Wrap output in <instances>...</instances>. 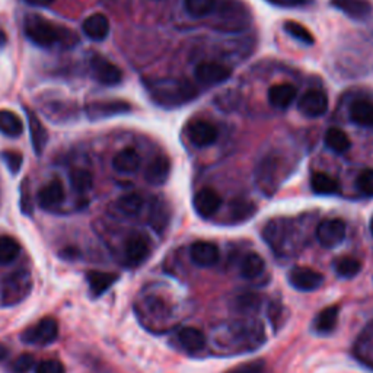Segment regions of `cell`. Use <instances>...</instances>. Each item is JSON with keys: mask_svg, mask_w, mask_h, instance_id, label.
Segmentation results:
<instances>
[{"mask_svg": "<svg viewBox=\"0 0 373 373\" xmlns=\"http://www.w3.org/2000/svg\"><path fill=\"white\" fill-rule=\"evenodd\" d=\"M362 270V264L359 260L353 257H343L335 262V271L343 278H353Z\"/></svg>", "mask_w": 373, "mask_h": 373, "instance_id": "d590c367", "label": "cell"}, {"mask_svg": "<svg viewBox=\"0 0 373 373\" xmlns=\"http://www.w3.org/2000/svg\"><path fill=\"white\" fill-rule=\"evenodd\" d=\"M89 66L95 81L101 85L116 86L122 81V72L120 70V68L100 54H93L90 57Z\"/></svg>", "mask_w": 373, "mask_h": 373, "instance_id": "8992f818", "label": "cell"}, {"mask_svg": "<svg viewBox=\"0 0 373 373\" xmlns=\"http://www.w3.org/2000/svg\"><path fill=\"white\" fill-rule=\"evenodd\" d=\"M194 74L201 85L214 86L229 81L232 69L222 63H216V61H205V63H200L196 68Z\"/></svg>", "mask_w": 373, "mask_h": 373, "instance_id": "ba28073f", "label": "cell"}, {"mask_svg": "<svg viewBox=\"0 0 373 373\" xmlns=\"http://www.w3.org/2000/svg\"><path fill=\"white\" fill-rule=\"evenodd\" d=\"M298 110L308 118H319L328 111V97L319 89L308 90L299 98Z\"/></svg>", "mask_w": 373, "mask_h": 373, "instance_id": "9c48e42d", "label": "cell"}, {"mask_svg": "<svg viewBox=\"0 0 373 373\" xmlns=\"http://www.w3.org/2000/svg\"><path fill=\"white\" fill-rule=\"evenodd\" d=\"M193 206L196 213L203 217V219H209L213 214L219 212L222 206V197L219 196L216 190L206 186V189H201L193 198Z\"/></svg>", "mask_w": 373, "mask_h": 373, "instance_id": "4fadbf2b", "label": "cell"}, {"mask_svg": "<svg viewBox=\"0 0 373 373\" xmlns=\"http://www.w3.org/2000/svg\"><path fill=\"white\" fill-rule=\"evenodd\" d=\"M35 360L31 354H21L19 357L15 359L9 367L10 373H28L31 369L34 367Z\"/></svg>", "mask_w": 373, "mask_h": 373, "instance_id": "ab89813d", "label": "cell"}, {"mask_svg": "<svg viewBox=\"0 0 373 373\" xmlns=\"http://www.w3.org/2000/svg\"><path fill=\"white\" fill-rule=\"evenodd\" d=\"M65 186L60 180H54L50 184L44 185L37 194L38 205L42 209H54L65 201Z\"/></svg>", "mask_w": 373, "mask_h": 373, "instance_id": "e0dca14e", "label": "cell"}, {"mask_svg": "<svg viewBox=\"0 0 373 373\" xmlns=\"http://www.w3.org/2000/svg\"><path fill=\"white\" fill-rule=\"evenodd\" d=\"M25 114L28 120V127H29V134H31V142H33L34 152L37 154H41L47 142H49V134L44 127V124L40 121L37 117L35 111L29 110L28 106H25Z\"/></svg>", "mask_w": 373, "mask_h": 373, "instance_id": "d6986e66", "label": "cell"}, {"mask_svg": "<svg viewBox=\"0 0 373 373\" xmlns=\"http://www.w3.org/2000/svg\"><path fill=\"white\" fill-rule=\"evenodd\" d=\"M356 185H357V190H359L362 194L372 197L373 196V168L362 170L359 177H357Z\"/></svg>", "mask_w": 373, "mask_h": 373, "instance_id": "f35d334b", "label": "cell"}, {"mask_svg": "<svg viewBox=\"0 0 373 373\" xmlns=\"http://www.w3.org/2000/svg\"><path fill=\"white\" fill-rule=\"evenodd\" d=\"M140 162H142V159H140L137 150L126 148L120 150L114 157L113 168L120 174H134L140 168Z\"/></svg>", "mask_w": 373, "mask_h": 373, "instance_id": "44dd1931", "label": "cell"}, {"mask_svg": "<svg viewBox=\"0 0 373 373\" xmlns=\"http://www.w3.org/2000/svg\"><path fill=\"white\" fill-rule=\"evenodd\" d=\"M0 133L17 138L24 133L22 120L9 110H0Z\"/></svg>", "mask_w": 373, "mask_h": 373, "instance_id": "83f0119b", "label": "cell"}, {"mask_svg": "<svg viewBox=\"0 0 373 373\" xmlns=\"http://www.w3.org/2000/svg\"><path fill=\"white\" fill-rule=\"evenodd\" d=\"M191 260L198 267H213L219 261V248L212 242L198 241L191 246Z\"/></svg>", "mask_w": 373, "mask_h": 373, "instance_id": "2e32d148", "label": "cell"}, {"mask_svg": "<svg viewBox=\"0 0 373 373\" xmlns=\"http://www.w3.org/2000/svg\"><path fill=\"white\" fill-rule=\"evenodd\" d=\"M324 142H325L326 148L335 152V153H338V154L347 153L351 148L350 137L343 130L337 129V127H331V129L326 130Z\"/></svg>", "mask_w": 373, "mask_h": 373, "instance_id": "4316f807", "label": "cell"}, {"mask_svg": "<svg viewBox=\"0 0 373 373\" xmlns=\"http://www.w3.org/2000/svg\"><path fill=\"white\" fill-rule=\"evenodd\" d=\"M285 31L292 38L298 40L306 45H312L315 42L314 35L310 34V31L306 26H303L302 24H298L294 21H287L285 24Z\"/></svg>", "mask_w": 373, "mask_h": 373, "instance_id": "8d00e7d4", "label": "cell"}, {"mask_svg": "<svg viewBox=\"0 0 373 373\" xmlns=\"http://www.w3.org/2000/svg\"><path fill=\"white\" fill-rule=\"evenodd\" d=\"M25 37L41 49H51L54 45L65 44L68 47L72 45L70 37L72 33H68L66 28L57 26L56 24L45 21L37 15H29L24 24Z\"/></svg>", "mask_w": 373, "mask_h": 373, "instance_id": "7a4b0ae2", "label": "cell"}, {"mask_svg": "<svg viewBox=\"0 0 373 373\" xmlns=\"http://www.w3.org/2000/svg\"><path fill=\"white\" fill-rule=\"evenodd\" d=\"M72 189L77 194H86L93 185V178L89 170L85 169H74L69 175Z\"/></svg>", "mask_w": 373, "mask_h": 373, "instance_id": "836d02e7", "label": "cell"}, {"mask_svg": "<svg viewBox=\"0 0 373 373\" xmlns=\"http://www.w3.org/2000/svg\"><path fill=\"white\" fill-rule=\"evenodd\" d=\"M170 174V164L165 157H157L146 168L145 178L152 185H164Z\"/></svg>", "mask_w": 373, "mask_h": 373, "instance_id": "7402d4cb", "label": "cell"}, {"mask_svg": "<svg viewBox=\"0 0 373 373\" xmlns=\"http://www.w3.org/2000/svg\"><path fill=\"white\" fill-rule=\"evenodd\" d=\"M264 367H266V365L262 360H253L232 367L226 373H264Z\"/></svg>", "mask_w": 373, "mask_h": 373, "instance_id": "60d3db41", "label": "cell"}, {"mask_svg": "<svg viewBox=\"0 0 373 373\" xmlns=\"http://www.w3.org/2000/svg\"><path fill=\"white\" fill-rule=\"evenodd\" d=\"M33 290V277L26 270L12 271L0 283V301L5 306L19 305Z\"/></svg>", "mask_w": 373, "mask_h": 373, "instance_id": "3957f363", "label": "cell"}, {"mask_svg": "<svg viewBox=\"0 0 373 373\" xmlns=\"http://www.w3.org/2000/svg\"><path fill=\"white\" fill-rule=\"evenodd\" d=\"M21 245L12 237H0V266H9L18 258Z\"/></svg>", "mask_w": 373, "mask_h": 373, "instance_id": "1f68e13d", "label": "cell"}, {"mask_svg": "<svg viewBox=\"0 0 373 373\" xmlns=\"http://www.w3.org/2000/svg\"><path fill=\"white\" fill-rule=\"evenodd\" d=\"M58 324L54 318H42L22 334V341L31 346H49L57 340Z\"/></svg>", "mask_w": 373, "mask_h": 373, "instance_id": "277c9868", "label": "cell"}, {"mask_svg": "<svg viewBox=\"0 0 373 373\" xmlns=\"http://www.w3.org/2000/svg\"><path fill=\"white\" fill-rule=\"evenodd\" d=\"M35 373H66L63 363L58 360H42L35 366Z\"/></svg>", "mask_w": 373, "mask_h": 373, "instance_id": "b9f144b4", "label": "cell"}, {"mask_svg": "<svg viewBox=\"0 0 373 373\" xmlns=\"http://www.w3.org/2000/svg\"><path fill=\"white\" fill-rule=\"evenodd\" d=\"M5 42H6V35L2 33V31H0V47H2Z\"/></svg>", "mask_w": 373, "mask_h": 373, "instance_id": "f6af8a7d", "label": "cell"}, {"mask_svg": "<svg viewBox=\"0 0 373 373\" xmlns=\"http://www.w3.org/2000/svg\"><path fill=\"white\" fill-rule=\"evenodd\" d=\"M315 235L324 248H335L346 239V223L341 219L322 221L317 228Z\"/></svg>", "mask_w": 373, "mask_h": 373, "instance_id": "30bf717a", "label": "cell"}, {"mask_svg": "<svg viewBox=\"0 0 373 373\" xmlns=\"http://www.w3.org/2000/svg\"><path fill=\"white\" fill-rule=\"evenodd\" d=\"M298 97V89L292 84H277L269 89V102L276 110H287Z\"/></svg>", "mask_w": 373, "mask_h": 373, "instance_id": "9a60e30c", "label": "cell"}, {"mask_svg": "<svg viewBox=\"0 0 373 373\" xmlns=\"http://www.w3.org/2000/svg\"><path fill=\"white\" fill-rule=\"evenodd\" d=\"M117 274L105 273V271H89L86 274V280L92 294L95 298L101 296L108 289L117 282Z\"/></svg>", "mask_w": 373, "mask_h": 373, "instance_id": "603a6c76", "label": "cell"}, {"mask_svg": "<svg viewBox=\"0 0 373 373\" xmlns=\"http://www.w3.org/2000/svg\"><path fill=\"white\" fill-rule=\"evenodd\" d=\"M152 100L165 108H177L196 100L198 92L185 79H158L148 84Z\"/></svg>", "mask_w": 373, "mask_h": 373, "instance_id": "6da1fadb", "label": "cell"}, {"mask_svg": "<svg viewBox=\"0 0 373 373\" xmlns=\"http://www.w3.org/2000/svg\"><path fill=\"white\" fill-rule=\"evenodd\" d=\"M178 341L180 344L182 346V349H185L186 351H200L206 346V337L205 334L201 333L197 328H193V326H185L180 333H178Z\"/></svg>", "mask_w": 373, "mask_h": 373, "instance_id": "484cf974", "label": "cell"}, {"mask_svg": "<svg viewBox=\"0 0 373 373\" xmlns=\"http://www.w3.org/2000/svg\"><path fill=\"white\" fill-rule=\"evenodd\" d=\"M150 254V242L142 233H132L124 244V260L127 266L137 267L145 262Z\"/></svg>", "mask_w": 373, "mask_h": 373, "instance_id": "8fae6325", "label": "cell"}, {"mask_svg": "<svg viewBox=\"0 0 373 373\" xmlns=\"http://www.w3.org/2000/svg\"><path fill=\"white\" fill-rule=\"evenodd\" d=\"M238 2H230V0H223V3L219 5L216 3V8L213 10L212 15H217V28H222L223 31H241V28L248 25V21L244 19H238L235 17L239 18H248L245 8H242L241 10H238L237 13L233 12L238 8Z\"/></svg>", "mask_w": 373, "mask_h": 373, "instance_id": "5b68a950", "label": "cell"}, {"mask_svg": "<svg viewBox=\"0 0 373 373\" xmlns=\"http://www.w3.org/2000/svg\"><path fill=\"white\" fill-rule=\"evenodd\" d=\"M340 315L338 306H328L322 309L314 319V330L318 334H330L335 330Z\"/></svg>", "mask_w": 373, "mask_h": 373, "instance_id": "d4e9b609", "label": "cell"}, {"mask_svg": "<svg viewBox=\"0 0 373 373\" xmlns=\"http://www.w3.org/2000/svg\"><path fill=\"white\" fill-rule=\"evenodd\" d=\"M186 133H189L190 142L197 148H207L217 140V129L212 122L205 120H196L190 122Z\"/></svg>", "mask_w": 373, "mask_h": 373, "instance_id": "5bb4252c", "label": "cell"}, {"mask_svg": "<svg viewBox=\"0 0 373 373\" xmlns=\"http://www.w3.org/2000/svg\"><path fill=\"white\" fill-rule=\"evenodd\" d=\"M370 232H372V237H373V217H372V221H370Z\"/></svg>", "mask_w": 373, "mask_h": 373, "instance_id": "bcb514c9", "label": "cell"}, {"mask_svg": "<svg viewBox=\"0 0 373 373\" xmlns=\"http://www.w3.org/2000/svg\"><path fill=\"white\" fill-rule=\"evenodd\" d=\"M356 354L363 363L373 367V331L366 330L365 335L360 337L359 343L356 346Z\"/></svg>", "mask_w": 373, "mask_h": 373, "instance_id": "e575fe53", "label": "cell"}, {"mask_svg": "<svg viewBox=\"0 0 373 373\" xmlns=\"http://www.w3.org/2000/svg\"><path fill=\"white\" fill-rule=\"evenodd\" d=\"M350 120L362 127L373 126V102L367 100H359L350 106Z\"/></svg>", "mask_w": 373, "mask_h": 373, "instance_id": "cb8c5ba5", "label": "cell"}, {"mask_svg": "<svg viewBox=\"0 0 373 373\" xmlns=\"http://www.w3.org/2000/svg\"><path fill=\"white\" fill-rule=\"evenodd\" d=\"M143 205H145L143 197L136 194V193H132V194H126V196L120 197L116 206L122 214L133 217V216H137L140 212H142Z\"/></svg>", "mask_w": 373, "mask_h": 373, "instance_id": "d6a6232c", "label": "cell"}, {"mask_svg": "<svg viewBox=\"0 0 373 373\" xmlns=\"http://www.w3.org/2000/svg\"><path fill=\"white\" fill-rule=\"evenodd\" d=\"M331 5L353 19H365L373 10L369 0H331Z\"/></svg>", "mask_w": 373, "mask_h": 373, "instance_id": "ffe728a7", "label": "cell"}, {"mask_svg": "<svg viewBox=\"0 0 373 373\" xmlns=\"http://www.w3.org/2000/svg\"><path fill=\"white\" fill-rule=\"evenodd\" d=\"M82 31L92 41H104L110 35V21L104 13H93L84 21Z\"/></svg>", "mask_w": 373, "mask_h": 373, "instance_id": "ac0fdd59", "label": "cell"}, {"mask_svg": "<svg viewBox=\"0 0 373 373\" xmlns=\"http://www.w3.org/2000/svg\"><path fill=\"white\" fill-rule=\"evenodd\" d=\"M264 267H266V262H264L262 257H260L257 253H250L244 257L241 262V276L244 278L253 280L264 271Z\"/></svg>", "mask_w": 373, "mask_h": 373, "instance_id": "f546056e", "label": "cell"}, {"mask_svg": "<svg viewBox=\"0 0 373 373\" xmlns=\"http://www.w3.org/2000/svg\"><path fill=\"white\" fill-rule=\"evenodd\" d=\"M132 106L126 101L113 100V101H93L85 106V113L90 121H98L110 118L121 114L130 113Z\"/></svg>", "mask_w": 373, "mask_h": 373, "instance_id": "52a82bcc", "label": "cell"}, {"mask_svg": "<svg viewBox=\"0 0 373 373\" xmlns=\"http://www.w3.org/2000/svg\"><path fill=\"white\" fill-rule=\"evenodd\" d=\"M289 283L301 292H314L324 283V276L308 267H294L289 271Z\"/></svg>", "mask_w": 373, "mask_h": 373, "instance_id": "7c38bea8", "label": "cell"}, {"mask_svg": "<svg viewBox=\"0 0 373 373\" xmlns=\"http://www.w3.org/2000/svg\"><path fill=\"white\" fill-rule=\"evenodd\" d=\"M217 0H184V8L191 18L201 19L213 13Z\"/></svg>", "mask_w": 373, "mask_h": 373, "instance_id": "4dcf8cb0", "label": "cell"}, {"mask_svg": "<svg viewBox=\"0 0 373 373\" xmlns=\"http://www.w3.org/2000/svg\"><path fill=\"white\" fill-rule=\"evenodd\" d=\"M310 189H312V191L317 194L330 196L338 193L340 185L338 181L331 175L325 173H315L310 177Z\"/></svg>", "mask_w": 373, "mask_h": 373, "instance_id": "f1b7e54d", "label": "cell"}, {"mask_svg": "<svg viewBox=\"0 0 373 373\" xmlns=\"http://www.w3.org/2000/svg\"><path fill=\"white\" fill-rule=\"evenodd\" d=\"M25 2L28 5H33V6H40V8H45V6H49L51 5L54 0H25Z\"/></svg>", "mask_w": 373, "mask_h": 373, "instance_id": "7bdbcfd3", "label": "cell"}, {"mask_svg": "<svg viewBox=\"0 0 373 373\" xmlns=\"http://www.w3.org/2000/svg\"><path fill=\"white\" fill-rule=\"evenodd\" d=\"M8 357V347H5L3 344H0V362H3Z\"/></svg>", "mask_w": 373, "mask_h": 373, "instance_id": "ee69618b", "label": "cell"}, {"mask_svg": "<svg viewBox=\"0 0 373 373\" xmlns=\"http://www.w3.org/2000/svg\"><path fill=\"white\" fill-rule=\"evenodd\" d=\"M0 158H2V161L8 166L10 174L15 175V174L19 173L21 166H22V162H24L21 153L13 152V150H3L2 153H0Z\"/></svg>", "mask_w": 373, "mask_h": 373, "instance_id": "74e56055", "label": "cell"}, {"mask_svg": "<svg viewBox=\"0 0 373 373\" xmlns=\"http://www.w3.org/2000/svg\"><path fill=\"white\" fill-rule=\"evenodd\" d=\"M290 2H294V3H299V2H303V0H290Z\"/></svg>", "mask_w": 373, "mask_h": 373, "instance_id": "7dc6e473", "label": "cell"}]
</instances>
